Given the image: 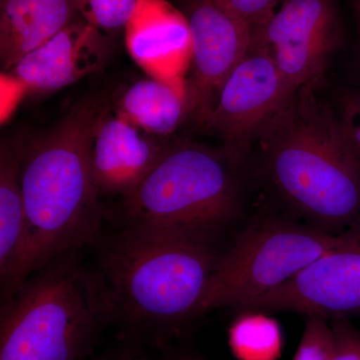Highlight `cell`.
<instances>
[{"label": "cell", "instance_id": "19", "mask_svg": "<svg viewBox=\"0 0 360 360\" xmlns=\"http://www.w3.org/2000/svg\"><path fill=\"white\" fill-rule=\"evenodd\" d=\"M335 335L326 319L307 316L302 340L293 360H333Z\"/></svg>", "mask_w": 360, "mask_h": 360}, {"label": "cell", "instance_id": "2", "mask_svg": "<svg viewBox=\"0 0 360 360\" xmlns=\"http://www.w3.org/2000/svg\"><path fill=\"white\" fill-rule=\"evenodd\" d=\"M104 105L99 97L82 99L49 131L25 141L20 182L27 238L18 286L52 260L98 238L103 215L90 146Z\"/></svg>", "mask_w": 360, "mask_h": 360}, {"label": "cell", "instance_id": "21", "mask_svg": "<svg viewBox=\"0 0 360 360\" xmlns=\"http://www.w3.org/2000/svg\"><path fill=\"white\" fill-rule=\"evenodd\" d=\"M338 115L360 167V91H348L341 96Z\"/></svg>", "mask_w": 360, "mask_h": 360}, {"label": "cell", "instance_id": "13", "mask_svg": "<svg viewBox=\"0 0 360 360\" xmlns=\"http://www.w3.org/2000/svg\"><path fill=\"white\" fill-rule=\"evenodd\" d=\"M124 33L130 56L148 77L186 79L193 53L186 14L167 0H139Z\"/></svg>", "mask_w": 360, "mask_h": 360}, {"label": "cell", "instance_id": "3", "mask_svg": "<svg viewBox=\"0 0 360 360\" xmlns=\"http://www.w3.org/2000/svg\"><path fill=\"white\" fill-rule=\"evenodd\" d=\"M215 234L125 224L101 257L98 274L113 321L137 330L174 328L200 315L221 255Z\"/></svg>", "mask_w": 360, "mask_h": 360}, {"label": "cell", "instance_id": "25", "mask_svg": "<svg viewBox=\"0 0 360 360\" xmlns=\"http://www.w3.org/2000/svg\"><path fill=\"white\" fill-rule=\"evenodd\" d=\"M356 7H357V13H359V20H360V0H357Z\"/></svg>", "mask_w": 360, "mask_h": 360}, {"label": "cell", "instance_id": "22", "mask_svg": "<svg viewBox=\"0 0 360 360\" xmlns=\"http://www.w3.org/2000/svg\"><path fill=\"white\" fill-rule=\"evenodd\" d=\"M331 328L335 335L333 360H360V330L347 319H333Z\"/></svg>", "mask_w": 360, "mask_h": 360}, {"label": "cell", "instance_id": "11", "mask_svg": "<svg viewBox=\"0 0 360 360\" xmlns=\"http://www.w3.org/2000/svg\"><path fill=\"white\" fill-rule=\"evenodd\" d=\"M172 141L148 134L105 104L90 146L92 172L101 196H118L120 200L129 196Z\"/></svg>", "mask_w": 360, "mask_h": 360}, {"label": "cell", "instance_id": "15", "mask_svg": "<svg viewBox=\"0 0 360 360\" xmlns=\"http://www.w3.org/2000/svg\"><path fill=\"white\" fill-rule=\"evenodd\" d=\"M25 139L2 142L0 150V277L2 297L13 295L20 284V272L27 238V215L20 182Z\"/></svg>", "mask_w": 360, "mask_h": 360}, {"label": "cell", "instance_id": "4", "mask_svg": "<svg viewBox=\"0 0 360 360\" xmlns=\"http://www.w3.org/2000/svg\"><path fill=\"white\" fill-rule=\"evenodd\" d=\"M113 321L98 272L78 252L56 258L4 300L0 360H87Z\"/></svg>", "mask_w": 360, "mask_h": 360}, {"label": "cell", "instance_id": "12", "mask_svg": "<svg viewBox=\"0 0 360 360\" xmlns=\"http://www.w3.org/2000/svg\"><path fill=\"white\" fill-rule=\"evenodd\" d=\"M112 54L111 35L79 15L6 75L35 94L56 91L103 70Z\"/></svg>", "mask_w": 360, "mask_h": 360}, {"label": "cell", "instance_id": "16", "mask_svg": "<svg viewBox=\"0 0 360 360\" xmlns=\"http://www.w3.org/2000/svg\"><path fill=\"white\" fill-rule=\"evenodd\" d=\"M113 108L144 131L161 139H172L191 115L186 79L165 80L148 75L124 87Z\"/></svg>", "mask_w": 360, "mask_h": 360}, {"label": "cell", "instance_id": "20", "mask_svg": "<svg viewBox=\"0 0 360 360\" xmlns=\"http://www.w3.org/2000/svg\"><path fill=\"white\" fill-rule=\"evenodd\" d=\"M250 26L253 41L283 0H220Z\"/></svg>", "mask_w": 360, "mask_h": 360}, {"label": "cell", "instance_id": "6", "mask_svg": "<svg viewBox=\"0 0 360 360\" xmlns=\"http://www.w3.org/2000/svg\"><path fill=\"white\" fill-rule=\"evenodd\" d=\"M345 231L277 217L250 224L220 257L201 300L200 315L224 307L238 309L276 290L335 248Z\"/></svg>", "mask_w": 360, "mask_h": 360}, {"label": "cell", "instance_id": "17", "mask_svg": "<svg viewBox=\"0 0 360 360\" xmlns=\"http://www.w3.org/2000/svg\"><path fill=\"white\" fill-rule=\"evenodd\" d=\"M229 343L238 360H277L283 333L276 319L260 311H245L229 328Z\"/></svg>", "mask_w": 360, "mask_h": 360}, {"label": "cell", "instance_id": "14", "mask_svg": "<svg viewBox=\"0 0 360 360\" xmlns=\"http://www.w3.org/2000/svg\"><path fill=\"white\" fill-rule=\"evenodd\" d=\"M78 16L73 0H1L0 63L4 73Z\"/></svg>", "mask_w": 360, "mask_h": 360}, {"label": "cell", "instance_id": "1", "mask_svg": "<svg viewBox=\"0 0 360 360\" xmlns=\"http://www.w3.org/2000/svg\"><path fill=\"white\" fill-rule=\"evenodd\" d=\"M317 89L293 92L255 148L277 200L307 224L340 232L360 220V167L338 113Z\"/></svg>", "mask_w": 360, "mask_h": 360}, {"label": "cell", "instance_id": "5", "mask_svg": "<svg viewBox=\"0 0 360 360\" xmlns=\"http://www.w3.org/2000/svg\"><path fill=\"white\" fill-rule=\"evenodd\" d=\"M245 168L220 146L179 139L122 200L125 224L215 234L243 210Z\"/></svg>", "mask_w": 360, "mask_h": 360}, {"label": "cell", "instance_id": "7", "mask_svg": "<svg viewBox=\"0 0 360 360\" xmlns=\"http://www.w3.org/2000/svg\"><path fill=\"white\" fill-rule=\"evenodd\" d=\"M341 34L333 0H283L251 49L269 54L292 94L307 85L321 86Z\"/></svg>", "mask_w": 360, "mask_h": 360}, {"label": "cell", "instance_id": "9", "mask_svg": "<svg viewBox=\"0 0 360 360\" xmlns=\"http://www.w3.org/2000/svg\"><path fill=\"white\" fill-rule=\"evenodd\" d=\"M239 311H286L323 319L360 316V220L342 240L276 290L250 300Z\"/></svg>", "mask_w": 360, "mask_h": 360}, {"label": "cell", "instance_id": "10", "mask_svg": "<svg viewBox=\"0 0 360 360\" xmlns=\"http://www.w3.org/2000/svg\"><path fill=\"white\" fill-rule=\"evenodd\" d=\"M193 40L187 82L191 116L202 127L232 70L253 44L250 26L220 0H193L186 14Z\"/></svg>", "mask_w": 360, "mask_h": 360}, {"label": "cell", "instance_id": "24", "mask_svg": "<svg viewBox=\"0 0 360 360\" xmlns=\"http://www.w3.org/2000/svg\"><path fill=\"white\" fill-rule=\"evenodd\" d=\"M174 360H200V359H194V357H179V359H174Z\"/></svg>", "mask_w": 360, "mask_h": 360}, {"label": "cell", "instance_id": "23", "mask_svg": "<svg viewBox=\"0 0 360 360\" xmlns=\"http://www.w3.org/2000/svg\"><path fill=\"white\" fill-rule=\"evenodd\" d=\"M87 360H150L144 356L141 352L134 350H123V352H110L99 355V356H90Z\"/></svg>", "mask_w": 360, "mask_h": 360}, {"label": "cell", "instance_id": "8", "mask_svg": "<svg viewBox=\"0 0 360 360\" xmlns=\"http://www.w3.org/2000/svg\"><path fill=\"white\" fill-rule=\"evenodd\" d=\"M290 96L274 59L255 47L225 80L201 127L245 168L260 132Z\"/></svg>", "mask_w": 360, "mask_h": 360}, {"label": "cell", "instance_id": "18", "mask_svg": "<svg viewBox=\"0 0 360 360\" xmlns=\"http://www.w3.org/2000/svg\"><path fill=\"white\" fill-rule=\"evenodd\" d=\"M78 15L111 35L124 30L139 0H73Z\"/></svg>", "mask_w": 360, "mask_h": 360}]
</instances>
